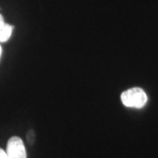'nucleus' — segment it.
Returning <instances> with one entry per match:
<instances>
[{
    "label": "nucleus",
    "instance_id": "obj_4",
    "mask_svg": "<svg viewBox=\"0 0 158 158\" xmlns=\"http://www.w3.org/2000/svg\"><path fill=\"white\" fill-rule=\"evenodd\" d=\"M27 140H28L29 143L32 144L33 143V141L34 140V131H29L28 134H27Z\"/></svg>",
    "mask_w": 158,
    "mask_h": 158
},
{
    "label": "nucleus",
    "instance_id": "obj_2",
    "mask_svg": "<svg viewBox=\"0 0 158 158\" xmlns=\"http://www.w3.org/2000/svg\"><path fill=\"white\" fill-rule=\"evenodd\" d=\"M6 152L9 158H27V150L24 142L18 136H13L9 139Z\"/></svg>",
    "mask_w": 158,
    "mask_h": 158
},
{
    "label": "nucleus",
    "instance_id": "obj_3",
    "mask_svg": "<svg viewBox=\"0 0 158 158\" xmlns=\"http://www.w3.org/2000/svg\"><path fill=\"white\" fill-rule=\"evenodd\" d=\"M13 27L5 22L4 17L0 14V42H6L11 38Z\"/></svg>",
    "mask_w": 158,
    "mask_h": 158
},
{
    "label": "nucleus",
    "instance_id": "obj_1",
    "mask_svg": "<svg viewBox=\"0 0 158 158\" xmlns=\"http://www.w3.org/2000/svg\"><path fill=\"white\" fill-rule=\"evenodd\" d=\"M120 99L122 104L127 107L140 108L144 107L148 102L146 92L139 87L130 88L121 93Z\"/></svg>",
    "mask_w": 158,
    "mask_h": 158
},
{
    "label": "nucleus",
    "instance_id": "obj_6",
    "mask_svg": "<svg viewBox=\"0 0 158 158\" xmlns=\"http://www.w3.org/2000/svg\"><path fill=\"white\" fill-rule=\"evenodd\" d=\"M1 55H2V48L0 46V57H1Z\"/></svg>",
    "mask_w": 158,
    "mask_h": 158
},
{
    "label": "nucleus",
    "instance_id": "obj_5",
    "mask_svg": "<svg viewBox=\"0 0 158 158\" xmlns=\"http://www.w3.org/2000/svg\"><path fill=\"white\" fill-rule=\"evenodd\" d=\"M0 158H9L6 151L3 150L2 148H0Z\"/></svg>",
    "mask_w": 158,
    "mask_h": 158
}]
</instances>
